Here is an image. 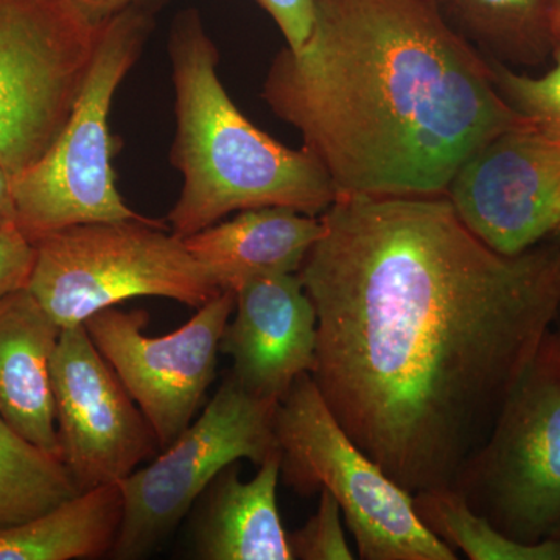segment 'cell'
<instances>
[{
	"mask_svg": "<svg viewBox=\"0 0 560 560\" xmlns=\"http://www.w3.org/2000/svg\"><path fill=\"white\" fill-rule=\"evenodd\" d=\"M296 272L318 316L312 378L408 492L452 488L560 307V243L486 245L447 195L338 197Z\"/></svg>",
	"mask_w": 560,
	"mask_h": 560,
	"instance_id": "1",
	"label": "cell"
},
{
	"mask_svg": "<svg viewBox=\"0 0 560 560\" xmlns=\"http://www.w3.org/2000/svg\"><path fill=\"white\" fill-rule=\"evenodd\" d=\"M261 97L338 197L445 195L475 151L526 120L436 0H316L311 35L276 55Z\"/></svg>",
	"mask_w": 560,
	"mask_h": 560,
	"instance_id": "2",
	"label": "cell"
},
{
	"mask_svg": "<svg viewBox=\"0 0 560 560\" xmlns=\"http://www.w3.org/2000/svg\"><path fill=\"white\" fill-rule=\"evenodd\" d=\"M176 131L171 161L183 176L168 228L180 238L232 212L289 208L319 217L337 189L318 158L272 139L246 119L217 66L219 50L200 13H178L168 35Z\"/></svg>",
	"mask_w": 560,
	"mask_h": 560,
	"instance_id": "3",
	"label": "cell"
},
{
	"mask_svg": "<svg viewBox=\"0 0 560 560\" xmlns=\"http://www.w3.org/2000/svg\"><path fill=\"white\" fill-rule=\"evenodd\" d=\"M151 31L150 5L98 24L94 60L65 128L35 164L11 176L18 228L28 241L75 224L142 219L116 186L109 114Z\"/></svg>",
	"mask_w": 560,
	"mask_h": 560,
	"instance_id": "4",
	"label": "cell"
},
{
	"mask_svg": "<svg viewBox=\"0 0 560 560\" xmlns=\"http://www.w3.org/2000/svg\"><path fill=\"white\" fill-rule=\"evenodd\" d=\"M27 290L61 329L131 298L200 308L221 293L165 221H95L43 235Z\"/></svg>",
	"mask_w": 560,
	"mask_h": 560,
	"instance_id": "5",
	"label": "cell"
},
{
	"mask_svg": "<svg viewBox=\"0 0 560 560\" xmlns=\"http://www.w3.org/2000/svg\"><path fill=\"white\" fill-rule=\"evenodd\" d=\"M275 433L280 478L300 495L337 500L361 560L458 559L420 522L412 493L350 440L311 374L279 401Z\"/></svg>",
	"mask_w": 560,
	"mask_h": 560,
	"instance_id": "6",
	"label": "cell"
},
{
	"mask_svg": "<svg viewBox=\"0 0 560 560\" xmlns=\"http://www.w3.org/2000/svg\"><path fill=\"white\" fill-rule=\"evenodd\" d=\"M452 489L511 539H560V366L544 349Z\"/></svg>",
	"mask_w": 560,
	"mask_h": 560,
	"instance_id": "7",
	"label": "cell"
},
{
	"mask_svg": "<svg viewBox=\"0 0 560 560\" xmlns=\"http://www.w3.org/2000/svg\"><path fill=\"white\" fill-rule=\"evenodd\" d=\"M278 405L250 396L228 374L198 418L149 466L120 482L124 521L110 558H147L178 528L221 470L241 459L260 466L279 452Z\"/></svg>",
	"mask_w": 560,
	"mask_h": 560,
	"instance_id": "8",
	"label": "cell"
},
{
	"mask_svg": "<svg viewBox=\"0 0 560 560\" xmlns=\"http://www.w3.org/2000/svg\"><path fill=\"white\" fill-rule=\"evenodd\" d=\"M97 38L98 25L70 0H0V162L11 176L65 128Z\"/></svg>",
	"mask_w": 560,
	"mask_h": 560,
	"instance_id": "9",
	"label": "cell"
},
{
	"mask_svg": "<svg viewBox=\"0 0 560 560\" xmlns=\"http://www.w3.org/2000/svg\"><path fill=\"white\" fill-rule=\"evenodd\" d=\"M234 307V291L223 290L164 337L143 334L150 320L145 311L109 307L84 320L92 341L149 420L161 451L197 418L215 381L221 337Z\"/></svg>",
	"mask_w": 560,
	"mask_h": 560,
	"instance_id": "10",
	"label": "cell"
},
{
	"mask_svg": "<svg viewBox=\"0 0 560 560\" xmlns=\"http://www.w3.org/2000/svg\"><path fill=\"white\" fill-rule=\"evenodd\" d=\"M447 198L486 245L517 256L560 231V128L529 119L460 165Z\"/></svg>",
	"mask_w": 560,
	"mask_h": 560,
	"instance_id": "11",
	"label": "cell"
},
{
	"mask_svg": "<svg viewBox=\"0 0 560 560\" xmlns=\"http://www.w3.org/2000/svg\"><path fill=\"white\" fill-rule=\"evenodd\" d=\"M51 386L60 458L80 492L121 482L161 452L149 420L84 324L61 330Z\"/></svg>",
	"mask_w": 560,
	"mask_h": 560,
	"instance_id": "12",
	"label": "cell"
},
{
	"mask_svg": "<svg viewBox=\"0 0 560 560\" xmlns=\"http://www.w3.org/2000/svg\"><path fill=\"white\" fill-rule=\"evenodd\" d=\"M220 342L230 375L250 396L276 401L316 364L318 316L296 272L260 276L234 291Z\"/></svg>",
	"mask_w": 560,
	"mask_h": 560,
	"instance_id": "13",
	"label": "cell"
},
{
	"mask_svg": "<svg viewBox=\"0 0 560 560\" xmlns=\"http://www.w3.org/2000/svg\"><path fill=\"white\" fill-rule=\"evenodd\" d=\"M280 452L241 478V464L220 471L195 503L191 547L201 560H293L280 521Z\"/></svg>",
	"mask_w": 560,
	"mask_h": 560,
	"instance_id": "14",
	"label": "cell"
},
{
	"mask_svg": "<svg viewBox=\"0 0 560 560\" xmlns=\"http://www.w3.org/2000/svg\"><path fill=\"white\" fill-rule=\"evenodd\" d=\"M61 330L27 289L0 300V416L57 458L51 359Z\"/></svg>",
	"mask_w": 560,
	"mask_h": 560,
	"instance_id": "15",
	"label": "cell"
},
{
	"mask_svg": "<svg viewBox=\"0 0 560 560\" xmlns=\"http://www.w3.org/2000/svg\"><path fill=\"white\" fill-rule=\"evenodd\" d=\"M323 231L319 217L259 208L242 210L183 241L221 290L235 291L260 276L300 271Z\"/></svg>",
	"mask_w": 560,
	"mask_h": 560,
	"instance_id": "16",
	"label": "cell"
},
{
	"mask_svg": "<svg viewBox=\"0 0 560 560\" xmlns=\"http://www.w3.org/2000/svg\"><path fill=\"white\" fill-rule=\"evenodd\" d=\"M124 521L120 482L83 490L38 517L0 529V560H88L110 555Z\"/></svg>",
	"mask_w": 560,
	"mask_h": 560,
	"instance_id": "17",
	"label": "cell"
},
{
	"mask_svg": "<svg viewBox=\"0 0 560 560\" xmlns=\"http://www.w3.org/2000/svg\"><path fill=\"white\" fill-rule=\"evenodd\" d=\"M442 16L486 60L540 66L556 49L552 0H436Z\"/></svg>",
	"mask_w": 560,
	"mask_h": 560,
	"instance_id": "18",
	"label": "cell"
},
{
	"mask_svg": "<svg viewBox=\"0 0 560 560\" xmlns=\"http://www.w3.org/2000/svg\"><path fill=\"white\" fill-rule=\"evenodd\" d=\"M77 493L65 463L0 416V529L32 521Z\"/></svg>",
	"mask_w": 560,
	"mask_h": 560,
	"instance_id": "19",
	"label": "cell"
},
{
	"mask_svg": "<svg viewBox=\"0 0 560 560\" xmlns=\"http://www.w3.org/2000/svg\"><path fill=\"white\" fill-rule=\"evenodd\" d=\"M420 522L471 560H560V539L522 544L501 533L452 488L412 493Z\"/></svg>",
	"mask_w": 560,
	"mask_h": 560,
	"instance_id": "20",
	"label": "cell"
},
{
	"mask_svg": "<svg viewBox=\"0 0 560 560\" xmlns=\"http://www.w3.org/2000/svg\"><path fill=\"white\" fill-rule=\"evenodd\" d=\"M552 68L540 77L515 72L489 61L501 97L522 116L560 128V46L552 50Z\"/></svg>",
	"mask_w": 560,
	"mask_h": 560,
	"instance_id": "21",
	"label": "cell"
},
{
	"mask_svg": "<svg viewBox=\"0 0 560 560\" xmlns=\"http://www.w3.org/2000/svg\"><path fill=\"white\" fill-rule=\"evenodd\" d=\"M293 559L353 560L350 551L340 504L327 490H320L318 510L301 528L287 533Z\"/></svg>",
	"mask_w": 560,
	"mask_h": 560,
	"instance_id": "22",
	"label": "cell"
},
{
	"mask_svg": "<svg viewBox=\"0 0 560 560\" xmlns=\"http://www.w3.org/2000/svg\"><path fill=\"white\" fill-rule=\"evenodd\" d=\"M36 250L20 228H0V300L27 289Z\"/></svg>",
	"mask_w": 560,
	"mask_h": 560,
	"instance_id": "23",
	"label": "cell"
},
{
	"mask_svg": "<svg viewBox=\"0 0 560 560\" xmlns=\"http://www.w3.org/2000/svg\"><path fill=\"white\" fill-rule=\"evenodd\" d=\"M257 3L270 14L290 49L301 47L311 35L316 0H257Z\"/></svg>",
	"mask_w": 560,
	"mask_h": 560,
	"instance_id": "24",
	"label": "cell"
},
{
	"mask_svg": "<svg viewBox=\"0 0 560 560\" xmlns=\"http://www.w3.org/2000/svg\"><path fill=\"white\" fill-rule=\"evenodd\" d=\"M84 18L98 25L131 7L150 5L151 0H70Z\"/></svg>",
	"mask_w": 560,
	"mask_h": 560,
	"instance_id": "25",
	"label": "cell"
},
{
	"mask_svg": "<svg viewBox=\"0 0 560 560\" xmlns=\"http://www.w3.org/2000/svg\"><path fill=\"white\" fill-rule=\"evenodd\" d=\"M18 228L16 205L11 190V175L0 162V228Z\"/></svg>",
	"mask_w": 560,
	"mask_h": 560,
	"instance_id": "26",
	"label": "cell"
},
{
	"mask_svg": "<svg viewBox=\"0 0 560 560\" xmlns=\"http://www.w3.org/2000/svg\"><path fill=\"white\" fill-rule=\"evenodd\" d=\"M560 243V231L558 234L552 235ZM541 349L551 357L552 360L560 366V307L558 316H556L555 324H552L550 334H548L547 340L541 345Z\"/></svg>",
	"mask_w": 560,
	"mask_h": 560,
	"instance_id": "27",
	"label": "cell"
},
{
	"mask_svg": "<svg viewBox=\"0 0 560 560\" xmlns=\"http://www.w3.org/2000/svg\"><path fill=\"white\" fill-rule=\"evenodd\" d=\"M551 35L556 47L560 46V0H552L551 7Z\"/></svg>",
	"mask_w": 560,
	"mask_h": 560,
	"instance_id": "28",
	"label": "cell"
}]
</instances>
